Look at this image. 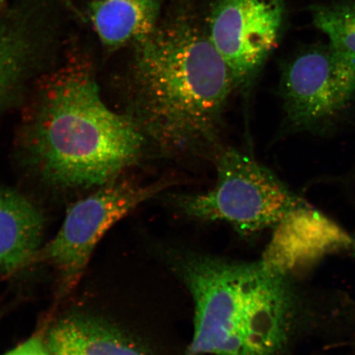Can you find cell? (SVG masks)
Returning <instances> with one entry per match:
<instances>
[{
    "label": "cell",
    "instance_id": "1",
    "mask_svg": "<svg viewBox=\"0 0 355 355\" xmlns=\"http://www.w3.org/2000/svg\"><path fill=\"white\" fill-rule=\"evenodd\" d=\"M135 44L133 83L144 132L168 154L213 143L235 85L207 35L176 22Z\"/></svg>",
    "mask_w": 355,
    "mask_h": 355
},
{
    "label": "cell",
    "instance_id": "2",
    "mask_svg": "<svg viewBox=\"0 0 355 355\" xmlns=\"http://www.w3.org/2000/svg\"><path fill=\"white\" fill-rule=\"evenodd\" d=\"M31 153L50 183L101 186L139 158V124L111 110L85 60H70L44 80L30 133Z\"/></svg>",
    "mask_w": 355,
    "mask_h": 355
},
{
    "label": "cell",
    "instance_id": "3",
    "mask_svg": "<svg viewBox=\"0 0 355 355\" xmlns=\"http://www.w3.org/2000/svg\"><path fill=\"white\" fill-rule=\"evenodd\" d=\"M178 266L194 303L185 355H288L302 316L291 275L206 256Z\"/></svg>",
    "mask_w": 355,
    "mask_h": 355
},
{
    "label": "cell",
    "instance_id": "4",
    "mask_svg": "<svg viewBox=\"0 0 355 355\" xmlns=\"http://www.w3.org/2000/svg\"><path fill=\"white\" fill-rule=\"evenodd\" d=\"M214 187L204 193L176 198L185 216L201 220L224 221L239 232L252 234L276 226L307 206L273 173L254 158L229 148L216 162Z\"/></svg>",
    "mask_w": 355,
    "mask_h": 355
},
{
    "label": "cell",
    "instance_id": "5",
    "mask_svg": "<svg viewBox=\"0 0 355 355\" xmlns=\"http://www.w3.org/2000/svg\"><path fill=\"white\" fill-rule=\"evenodd\" d=\"M281 94L290 125L327 130L355 98V60L329 42L311 46L286 67Z\"/></svg>",
    "mask_w": 355,
    "mask_h": 355
},
{
    "label": "cell",
    "instance_id": "6",
    "mask_svg": "<svg viewBox=\"0 0 355 355\" xmlns=\"http://www.w3.org/2000/svg\"><path fill=\"white\" fill-rule=\"evenodd\" d=\"M167 184L158 182L144 186L114 179L100 186L69 208L59 232L40 257L59 270L65 288L73 287L104 234Z\"/></svg>",
    "mask_w": 355,
    "mask_h": 355
},
{
    "label": "cell",
    "instance_id": "7",
    "mask_svg": "<svg viewBox=\"0 0 355 355\" xmlns=\"http://www.w3.org/2000/svg\"><path fill=\"white\" fill-rule=\"evenodd\" d=\"M284 0H216L207 37L223 60L235 87H248L276 47Z\"/></svg>",
    "mask_w": 355,
    "mask_h": 355
},
{
    "label": "cell",
    "instance_id": "8",
    "mask_svg": "<svg viewBox=\"0 0 355 355\" xmlns=\"http://www.w3.org/2000/svg\"><path fill=\"white\" fill-rule=\"evenodd\" d=\"M275 228L261 261L288 275L322 252V239L343 233L309 205L292 212Z\"/></svg>",
    "mask_w": 355,
    "mask_h": 355
},
{
    "label": "cell",
    "instance_id": "9",
    "mask_svg": "<svg viewBox=\"0 0 355 355\" xmlns=\"http://www.w3.org/2000/svg\"><path fill=\"white\" fill-rule=\"evenodd\" d=\"M44 226L41 211L28 198L0 189V272L19 268L38 254Z\"/></svg>",
    "mask_w": 355,
    "mask_h": 355
},
{
    "label": "cell",
    "instance_id": "10",
    "mask_svg": "<svg viewBox=\"0 0 355 355\" xmlns=\"http://www.w3.org/2000/svg\"><path fill=\"white\" fill-rule=\"evenodd\" d=\"M46 344L52 355H152L110 324L85 316L62 319Z\"/></svg>",
    "mask_w": 355,
    "mask_h": 355
},
{
    "label": "cell",
    "instance_id": "11",
    "mask_svg": "<svg viewBox=\"0 0 355 355\" xmlns=\"http://www.w3.org/2000/svg\"><path fill=\"white\" fill-rule=\"evenodd\" d=\"M162 0H97L89 6L93 28L104 46L118 48L157 28Z\"/></svg>",
    "mask_w": 355,
    "mask_h": 355
},
{
    "label": "cell",
    "instance_id": "12",
    "mask_svg": "<svg viewBox=\"0 0 355 355\" xmlns=\"http://www.w3.org/2000/svg\"><path fill=\"white\" fill-rule=\"evenodd\" d=\"M311 15L328 42L355 60V0H331L315 6Z\"/></svg>",
    "mask_w": 355,
    "mask_h": 355
},
{
    "label": "cell",
    "instance_id": "13",
    "mask_svg": "<svg viewBox=\"0 0 355 355\" xmlns=\"http://www.w3.org/2000/svg\"><path fill=\"white\" fill-rule=\"evenodd\" d=\"M24 35L0 21V97L13 85L24 69L29 53Z\"/></svg>",
    "mask_w": 355,
    "mask_h": 355
},
{
    "label": "cell",
    "instance_id": "14",
    "mask_svg": "<svg viewBox=\"0 0 355 355\" xmlns=\"http://www.w3.org/2000/svg\"><path fill=\"white\" fill-rule=\"evenodd\" d=\"M3 355H52L47 344L34 336Z\"/></svg>",
    "mask_w": 355,
    "mask_h": 355
},
{
    "label": "cell",
    "instance_id": "15",
    "mask_svg": "<svg viewBox=\"0 0 355 355\" xmlns=\"http://www.w3.org/2000/svg\"><path fill=\"white\" fill-rule=\"evenodd\" d=\"M349 248H352V250H353V254L355 257V235L353 238H352V243H350Z\"/></svg>",
    "mask_w": 355,
    "mask_h": 355
},
{
    "label": "cell",
    "instance_id": "16",
    "mask_svg": "<svg viewBox=\"0 0 355 355\" xmlns=\"http://www.w3.org/2000/svg\"><path fill=\"white\" fill-rule=\"evenodd\" d=\"M4 3H6V0H0V10H2Z\"/></svg>",
    "mask_w": 355,
    "mask_h": 355
},
{
    "label": "cell",
    "instance_id": "17",
    "mask_svg": "<svg viewBox=\"0 0 355 355\" xmlns=\"http://www.w3.org/2000/svg\"><path fill=\"white\" fill-rule=\"evenodd\" d=\"M94 1H97V0H94Z\"/></svg>",
    "mask_w": 355,
    "mask_h": 355
}]
</instances>
